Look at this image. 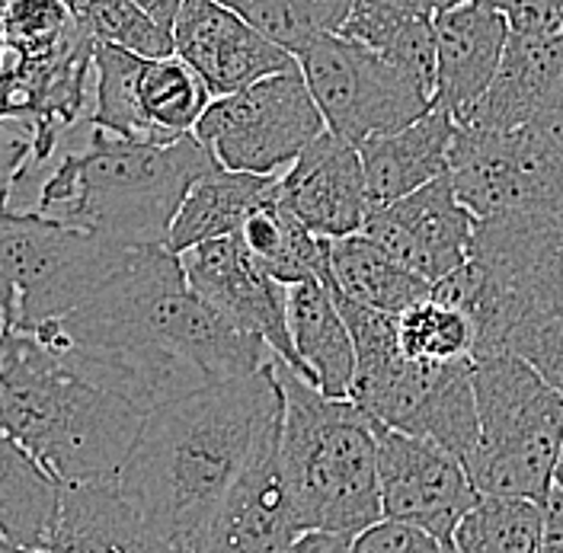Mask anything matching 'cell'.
I'll use <instances>...</instances> for the list:
<instances>
[{"label":"cell","instance_id":"f35d334b","mask_svg":"<svg viewBox=\"0 0 563 553\" xmlns=\"http://www.w3.org/2000/svg\"><path fill=\"white\" fill-rule=\"evenodd\" d=\"M141 10L164 30V33H170L174 30V20L176 13H179V7H183V0H135Z\"/></svg>","mask_w":563,"mask_h":553},{"label":"cell","instance_id":"7402d4cb","mask_svg":"<svg viewBox=\"0 0 563 553\" xmlns=\"http://www.w3.org/2000/svg\"><path fill=\"white\" fill-rule=\"evenodd\" d=\"M285 323L295 352V375L323 397L350 400L355 352L327 281L308 278L285 285Z\"/></svg>","mask_w":563,"mask_h":553},{"label":"cell","instance_id":"4dcf8cb0","mask_svg":"<svg viewBox=\"0 0 563 553\" xmlns=\"http://www.w3.org/2000/svg\"><path fill=\"white\" fill-rule=\"evenodd\" d=\"M77 26L97 45H112L139 58L174 55V38L164 33L135 0H68Z\"/></svg>","mask_w":563,"mask_h":553},{"label":"cell","instance_id":"cb8c5ba5","mask_svg":"<svg viewBox=\"0 0 563 553\" xmlns=\"http://www.w3.org/2000/svg\"><path fill=\"white\" fill-rule=\"evenodd\" d=\"M276 192V176L231 174L224 167H211L183 196L174 221L167 228L164 246L170 253H183L196 243L234 237L246 221V214L263 206Z\"/></svg>","mask_w":563,"mask_h":553},{"label":"cell","instance_id":"4316f807","mask_svg":"<svg viewBox=\"0 0 563 553\" xmlns=\"http://www.w3.org/2000/svg\"><path fill=\"white\" fill-rule=\"evenodd\" d=\"M209 100L202 77L176 55L141 58L135 74V106L151 144L192 135Z\"/></svg>","mask_w":563,"mask_h":553},{"label":"cell","instance_id":"f6af8a7d","mask_svg":"<svg viewBox=\"0 0 563 553\" xmlns=\"http://www.w3.org/2000/svg\"><path fill=\"white\" fill-rule=\"evenodd\" d=\"M439 553H457L452 544H445V548H439Z\"/></svg>","mask_w":563,"mask_h":553},{"label":"cell","instance_id":"9c48e42d","mask_svg":"<svg viewBox=\"0 0 563 553\" xmlns=\"http://www.w3.org/2000/svg\"><path fill=\"white\" fill-rule=\"evenodd\" d=\"M320 132L327 129L298 65L209 100L192 129L218 167L253 176H282Z\"/></svg>","mask_w":563,"mask_h":553},{"label":"cell","instance_id":"e0dca14e","mask_svg":"<svg viewBox=\"0 0 563 553\" xmlns=\"http://www.w3.org/2000/svg\"><path fill=\"white\" fill-rule=\"evenodd\" d=\"M276 189L282 206L323 241L358 234L368 214L358 151L330 132H320L295 164L276 176Z\"/></svg>","mask_w":563,"mask_h":553},{"label":"cell","instance_id":"8fae6325","mask_svg":"<svg viewBox=\"0 0 563 553\" xmlns=\"http://www.w3.org/2000/svg\"><path fill=\"white\" fill-rule=\"evenodd\" d=\"M445 174L474 221L563 208V151L538 125H455Z\"/></svg>","mask_w":563,"mask_h":553},{"label":"cell","instance_id":"ac0fdd59","mask_svg":"<svg viewBox=\"0 0 563 553\" xmlns=\"http://www.w3.org/2000/svg\"><path fill=\"white\" fill-rule=\"evenodd\" d=\"M435 38V93L432 106L464 122L474 103L490 87L509 42L506 16L487 0H464L432 13Z\"/></svg>","mask_w":563,"mask_h":553},{"label":"cell","instance_id":"44dd1931","mask_svg":"<svg viewBox=\"0 0 563 553\" xmlns=\"http://www.w3.org/2000/svg\"><path fill=\"white\" fill-rule=\"evenodd\" d=\"M452 135L455 122L449 119V112L432 106L410 125L362 141L355 151L365 176L368 208L397 202L445 174Z\"/></svg>","mask_w":563,"mask_h":553},{"label":"cell","instance_id":"7bdbcfd3","mask_svg":"<svg viewBox=\"0 0 563 553\" xmlns=\"http://www.w3.org/2000/svg\"><path fill=\"white\" fill-rule=\"evenodd\" d=\"M544 384H548L551 390H558V394L563 397V362L554 368V372H551V375H548V378H544Z\"/></svg>","mask_w":563,"mask_h":553},{"label":"cell","instance_id":"d6986e66","mask_svg":"<svg viewBox=\"0 0 563 553\" xmlns=\"http://www.w3.org/2000/svg\"><path fill=\"white\" fill-rule=\"evenodd\" d=\"M561 109L563 33L509 35L490 87L464 122L481 129H519L541 122Z\"/></svg>","mask_w":563,"mask_h":553},{"label":"cell","instance_id":"30bf717a","mask_svg":"<svg viewBox=\"0 0 563 553\" xmlns=\"http://www.w3.org/2000/svg\"><path fill=\"white\" fill-rule=\"evenodd\" d=\"M295 65L323 129L352 147L372 135L397 132L432 109V100L417 84L343 33L317 35L295 55Z\"/></svg>","mask_w":563,"mask_h":553},{"label":"cell","instance_id":"7c38bea8","mask_svg":"<svg viewBox=\"0 0 563 553\" xmlns=\"http://www.w3.org/2000/svg\"><path fill=\"white\" fill-rule=\"evenodd\" d=\"M378 442V506L382 519L426 531L442 548L452 544L457 521L481 499L455 454L407 432L375 422Z\"/></svg>","mask_w":563,"mask_h":553},{"label":"cell","instance_id":"b9f144b4","mask_svg":"<svg viewBox=\"0 0 563 553\" xmlns=\"http://www.w3.org/2000/svg\"><path fill=\"white\" fill-rule=\"evenodd\" d=\"M551 486H554V489H561V493H563V442H561V451H558V461H554V474H551Z\"/></svg>","mask_w":563,"mask_h":553},{"label":"cell","instance_id":"d6a6232c","mask_svg":"<svg viewBox=\"0 0 563 553\" xmlns=\"http://www.w3.org/2000/svg\"><path fill=\"white\" fill-rule=\"evenodd\" d=\"M7 55L48 52L80 33L68 0H7L0 10Z\"/></svg>","mask_w":563,"mask_h":553},{"label":"cell","instance_id":"3957f363","mask_svg":"<svg viewBox=\"0 0 563 553\" xmlns=\"http://www.w3.org/2000/svg\"><path fill=\"white\" fill-rule=\"evenodd\" d=\"M144 413L33 333H0V432L55 480L112 484Z\"/></svg>","mask_w":563,"mask_h":553},{"label":"cell","instance_id":"d590c367","mask_svg":"<svg viewBox=\"0 0 563 553\" xmlns=\"http://www.w3.org/2000/svg\"><path fill=\"white\" fill-rule=\"evenodd\" d=\"M506 16L509 35L561 33L563 0H487Z\"/></svg>","mask_w":563,"mask_h":553},{"label":"cell","instance_id":"d4e9b609","mask_svg":"<svg viewBox=\"0 0 563 553\" xmlns=\"http://www.w3.org/2000/svg\"><path fill=\"white\" fill-rule=\"evenodd\" d=\"M327 266H330V288L346 301L368 308V311L400 317L407 308L429 298L432 285L400 266L390 253H385L365 234H350L327 241Z\"/></svg>","mask_w":563,"mask_h":553},{"label":"cell","instance_id":"83f0119b","mask_svg":"<svg viewBox=\"0 0 563 553\" xmlns=\"http://www.w3.org/2000/svg\"><path fill=\"white\" fill-rule=\"evenodd\" d=\"M58 512V484L38 467L33 454L0 432V541L45 548Z\"/></svg>","mask_w":563,"mask_h":553},{"label":"cell","instance_id":"6da1fadb","mask_svg":"<svg viewBox=\"0 0 563 553\" xmlns=\"http://www.w3.org/2000/svg\"><path fill=\"white\" fill-rule=\"evenodd\" d=\"M58 346L141 413L218 380L244 378L276 355L202 301L161 243L132 246L68 317L33 333Z\"/></svg>","mask_w":563,"mask_h":553},{"label":"cell","instance_id":"e575fe53","mask_svg":"<svg viewBox=\"0 0 563 553\" xmlns=\"http://www.w3.org/2000/svg\"><path fill=\"white\" fill-rule=\"evenodd\" d=\"M439 541L397 521H375L352 538L350 553H439Z\"/></svg>","mask_w":563,"mask_h":553},{"label":"cell","instance_id":"277c9868","mask_svg":"<svg viewBox=\"0 0 563 553\" xmlns=\"http://www.w3.org/2000/svg\"><path fill=\"white\" fill-rule=\"evenodd\" d=\"M211 167L196 135L151 144L90 129V144L45 176L33 211L119 246H164L186 189Z\"/></svg>","mask_w":563,"mask_h":553},{"label":"cell","instance_id":"bcb514c9","mask_svg":"<svg viewBox=\"0 0 563 553\" xmlns=\"http://www.w3.org/2000/svg\"><path fill=\"white\" fill-rule=\"evenodd\" d=\"M561 33H563V20H561Z\"/></svg>","mask_w":563,"mask_h":553},{"label":"cell","instance_id":"52a82bcc","mask_svg":"<svg viewBox=\"0 0 563 553\" xmlns=\"http://www.w3.org/2000/svg\"><path fill=\"white\" fill-rule=\"evenodd\" d=\"M477 445L464 471L481 496L544 499L563 442V397L516 355L471 358Z\"/></svg>","mask_w":563,"mask_h":553},{"label":"cell","instance_id":"74e56055","mask_svg":"<svg viewBox=\"0 0 563 553\" xmlns=\"http://www.w3.org/2000/svg\"><path fill=\"white\" fill-rule=\"evenodd\" d=\"M350 534L333 531H301L295 541H288L279 553H350Z\"/></svg>","mask_w":563,"mask_h":553},{"label":"cell","instance_id":"5bb4252c","mask_svg":"<svg viewBox=\"0 0 563 553\" xmlns=\"http://www.w3.org/2000/svg\"><path fill=\"white\" fill-rule=\"evenodd\" d=\"M186 285L244 333L263 340L285 368L295 372V352L285 323V285L269 278L238 237H218L176 253Z\"/></svg>","mask_w":563,"mask_h":553},{"label":"cell","instance_id":"7a4b0ae2","mask_svg":"<svg viewBox=\"0 0 563 553\" xmlns=\"http://www.w3.org/2000/svg\"><path fill=\"white\" fill-rule=\"evenodd\" d=\"M279 410L273 362L164 400L144 413L112 484L176 551L196 553L214 506Z\"/></svg>","mask_w":563,"mask_h":553},{"label":"cell","instance_id":"ab89813d","mask_svg":"<svg viewBox=\"0 0 563 553\" xmlns=\"http://www.w3.org/2000/svg\"><path fill=\"white\" fill-rule=\"evenodd\" d=\"M531 125H538L541 132H548V139L554 141L563 151V109L554 112V115H548V119H541V122H531Z\"/></svg>","mask_w":563,"mask_h":553},{"label":"cell","instance_id":"5b68a950","mask_svg":"<svg viewBox=\"0 0 563 553\" xmlns=\"http://www.w3.org/2000/svg\"><path fill=\"white\" fill-rule=\"evenodd\" d=\"M279 384V457L301 531L355 538L382 521L375 419L323 397L273 358Z\"/></svg>","mask_w":563,"mask_h":553},{"label":"cell","instance_id":"ffe728a7","mask_svg":"<svg viewBox=\"0 0 563 553\" xmlns=\"http://www.w3.org/2000/svg\"><path fill=\"white\" fill-rule=\"evenodd\" d=\"M48 553H179L151 528L115 484L58 486V512L45 538Z\"/></svg>","mask_w":563,"mask_h":553},{"label":"cell","instance_id":"ee69618b","mask_svg":"<svg viewBox=\"0 0 563 553\" xmlns=\"http://www.w3.org/2000/svg\"><path fill=\"white\" fill-rule=\"evenodd\" d=\"M0 553H48V551H42V548H20V544H7V541H0Z\"/></svg>","mask_w":563,"mask_h":553},{"label":"cell","instance_id":"1f68e13d","mask_svg":"<svg viewBox=\"0 0 563 553\" xmlns=\"http://www.w3.org/2000/svg\"><path fill=\"white\" fill-rule=\"evenodd\" d=\"M397 320V346L422 365H445L471 358L474 352V330L467 317L435 298H422L420 305L407 308Z\"/></svg>","mask_w":563,"mask_h":553},{"label":"cell","instance_id":"603a6c76","mask_svg":"<svg viewBox=\"0 0 563 553\" xmlns=\"http://www.w3.org/2000/svg\"><path fill=\"white\" fill-rule=\"evenodd\" d=\"M340 33L382 55L426 97L435 90V38L432 13L420 0H350Z\"/></svg>","mask_w":563,"mask_h":553},{"label":"cell","instance_id":"9a60e30c","mask_svg":"<svg viewBox=\"0 0 563 553\" xmlns=\"http://www.w3.org/2000/svg\"><path fill=\"white\" fill-rule=\"evenodd\" d=\"M474 224V214L457 202L449 174H442L397 202L368 208L358 234L435 285L467 259Z\"/></svg>","mask_w":563,"mask_h":553},{"label":"cell","instance_id":"ba28073f","mask_svg":"<svg viewBox=\"0 0 563 553\" xmlns=\"http://www.w3.org/2000/svg\"><path fill=\"white\" fill-rule=\"evenodd\" d=\"M129 250L38 211H0V333H35L77 311Z\"/></svg>","mask_w":563,"mask_h":553},{"label":"cell","instance_id":"4fadbf2b","mask_svg":"<svg viewBox=\"0 0 563 553\" xmlns=\"http://www.w3.org/2000/svg\"><path fill=\"white\" fill-rule=\"evenodd\" d=\"M279 416L263 429L241 474L214 506L196 553H279L301 534L282 474Z\"/></svg>","mask_w":563,"mask_h":553},{"label":"cell","instance_id":"2e32d148","mask_svg":"<svg viewBox=\"0 0 563 553\" xmlns=\"http://www.w3.org/2000/svg\"><path fill=\"white\" fill-rule=\"evenodd\" d=\"M170 38L174 55L202 77L211 100L295 65L288 52L218 0H183Z\"/></svg>","mask_w":563,"mask_h":553},{"label":"cell","instance_id":"60d3db41","mask_svg":"<svg viewBox=\"0 0 563 553\" xmlns=\"http://www.w3.org/2000/svg\"><path fill=\"white\" fill-rule=\"evenodd\" d=\"M455 3H464V0H420V7L426 13H439V10H449Z\"/></svg>","mask_w":563,"mask_h":553},{"label":"cell","instance_id":"f546056e","mask_svg":"<svg viewBox=\"0 0 563 553\" xmlns=\"http://www.w3.org/2000/svg\"><path fill=\"white\" fill-rule=\"evenodd\" d=\"M291 58L317 35L340 33L350 0H218Z\"/></svg>","mask_w":563,"mask_h":553},{"label":"cell","instance_id":"8d00e7d4","mask_svg":"<svg viewBox=\"0 0 563 553\" xmlns=\"http://www.w3.org/2000/svg\"><path fill=\"white\" fill-rule=\"evenodd\" d=\"M541 553H563V493L554 486L541 499Z\"/></svg>","mask_w":563,"mask_h":553},{"label":"cell","instance_id":"f1b7e54d","mask_svg":"<svg viewBox=\"0 0 563 553\" xmlns=\"http://www.w3.org/2000/svg\"><path fill=\"white\" fill-rule=\"evenodd\" d=\"M457 553H541V502L481 496L452 534Z\"/></svg>","mask_w":563,"mask_h":553},{"label":"cell","instance_id":"8992f818","mask_svg":"<svg viewBox=\"0 0 563 553\" xmlns=\"http://www.w3.org/2000/svg\"><path fill=\"white\" fill-rule=\"evenodd\" d=\"M330 288V281H327ZM350 330L355 368L350 400L378 425L407 432L455 454L464 464L477 445L471 358L422 365L397 346V320L346 301L330 288Z\"/></svg>","mask_w":563,"mask_h":553},{"label":"cell","instance_id":"484cf974","mask_svg":"<svg viewBox=\"0 0 563 553\" xmlns=\"http://www.w3.org/2000/svg\"><path fill=\"white\" fill-rule=\"evenodd\" d=\"M234 237L244 243L250 259L279 285H295V281H308V278L323 281L330 276L327 241L314 237L288 208L282 206L279 189L263 206H256L246 214V221Z\"/></svg>","mask_w":563,"mask_h":553},{"label":"cell","instance_id":"836d02e7","mask_svg":"<svg viewBox=\"0 0 563 553\" xmlns=\"http://www.w3.org/2000/svg\"><path fill=\"white\" fill-rule=\"evenodd\" d=\"M35 125L26 119H0V211L10 208L13 189L33 174Z\"/></svg>","mask_w":563,"mask_h":553}]
</instances>
